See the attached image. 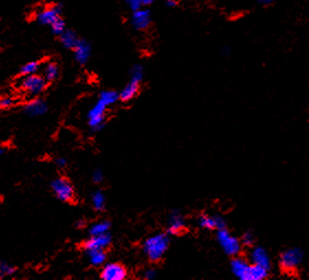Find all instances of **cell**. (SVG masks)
<instances>
[{"label":"cell","mask_w":309,"mask_h":280,"mask_svg":"<svg viewBox=\"0 0 309 280\" xmlns=\"http://www.w3.org/2000/svg\"><path fill=\"white\" fill-rule=\"evenodd\" d=\"M99 99L104 102L108 107L115 105L116 102L120 99L119 93L115 90H104L100 92Z\"/></svg>","instance_id":"22"},{"label":"cell","mask_w":309,"mask_h":280,"mask_svg":"<svg viewBox=\"0 0 309 280\" xmlns=\"http://www.w3.org/2000/svg\"><path fill=\"white\" fill-rule=\"evenodd\" d=\"M24 111L31 117H39L45 114L47 111V106L45 102L41 99H34L29 101L28 104L24 106Z\"/></svg>","instance_id":"16"},{"label":"cell","mask_w":309,"mask_h":280,"mask_svg":"<svg viewBox=\"0 0 309 280\" xmlns=\"http://www.w3.org/2000/svg\"><path fill=\"white\" fill-rule=\"evenodd\" d=\"M257 1L259 2V4H261L263 7H268L272 6L273 3H275L276 0H257Z\"/></svg>","instance_id":"35"},{"label":"cell","mask_w":309,"mask_h":280,"mask_svg":"<svg viewBox=\"0 0 309 280\" xmlns=\"http://www.w3.org/2000/svg\"><path fill=\"white\" fill-rule=\"evenodd\" d=\"M251 262L254 265H259L269 270L271 268V259H269L268 254L263 247H254L250 255Z\"/></svg>","instance_id":"14"},{"label":"cell","mask_w":309,"mask_h":280,"mask_svg":"<svg viewBox=\"0 0 309 280\" xmlns=\"http://www.w3.org/2000/svg\"><path fill=\"white\" fill-rule=\"evenodd\" d=\"M14 273H16V268L12 267L10 264L4 262L0 263V276H11Z\"/></svg>","instance_id":"29"},{"label":"cell","mask_w":309,"mask_h":280,"mask_svg":"<svg viewBox=\"0 0 309 280\" xmlns=\"http://www.w3.org/2000/svg\"><path fill=\"white\" fill-rule=\"evenodd\" d=\"M304 253L301 248L293 247L288 248L285 252H283L279 258V264L281 267L286 270V272H291V270H295L301 263L303 262Z\"/></svg>","instance_id":"5"},{"label":"cell","mask_w":309,"mask_h":280,"mask_svg":"<svg viewBox=\"0 0 309 280\" xmlns=\"http://www.w3.org/2000/svg\"><path fill=\"white\" fill-rule=\"evenodd\" d=\"M130 23L136 31H145L152 23V13L149 8H141L132 11Z\"/></svg>","instance_id":"7"},{"label":"cell","mask_w":309,"mask_h":280,"mask_svg":"<svg viewBox=\"0 0 309 280\" xmlns=\"http://www.w3.org/2000/svg\"><path fill=\"white\" fill-rule=\"evenodd\" d=\"M39 67L40 66H39L38 62H29L21 67V74L23 76L32 75V74H36L39 71Z\"/></svg>","instance_id":"28"},{"label":"cell","mask_w":309,"mask_h":280,"mask_svg":"<svg viewBox=\"0 0 309 280\" xmlns=\"http://www.w3.org/2000/svg\"><path fill=\"white\" fill-rule=\"evenodd\" d=\"M87 254L90 264L94 265V266H101L106 262V254L104 249L89 250V252H87Z\"/></svg>","instance_id":"20"},{"label":"cell","mask_w":309,"mask_h":280,"mask_svg":"<svg viewBox=\"0 0 309 280\" xmlns=\"http://www.w3.org/2000/svg\"><path fill=\"white\" fill-rule=\"evenodd\" d=\"M56 164H57V166H60V167H65L66 166V164H67V161H66V160L65 159H57L56 160Z\"/></svg>","instance_id":"36"},{"label":"cell","mask_w":309,"mask_h":280,"mask_svg":"<svg viewBox=\"0 0 309 280\" xmlns=\"http://www.w3.org/2000/svg\"><path fill=\"white\" fill-rule=\"evenodd\" d=\"M165 6L170 9H174L178 6V0H165Z\"/></svg>","instance_id":"34"},{"label":"cell","mask_w":309,"mask_h":280,"mask_svg":"<svg viewBox=\"0 0 309 280\" xmlns=\"http://www.w3.org/2000/svg\"><path fill=\"white\" fill-rule=\"evenodd\" d=\"M186 228V222L179 211H173L170 214L169 222H168V229L169 232L173 235L180 234Z\"/></svg>","instance_id":"13"},{"label":"cell","mask_w":309,"mask_h":280,"mask_svg":"<svg viewBox=\"0 0 309 280\" xmlns=\"http://www.w3.org/2000/svg\"><path fill=\"white\" fill-rule=\"evenodd\" d=\"M155 276H156V272L154 269H148L144 272V278L145 279H149V280L154 279Z\"/></svg>","instance_id":"33"},{"label":"cell","mask_w":309,"mask_h":280,"mask_svg":"<svg viewBox=\"0 0 309 280\" xmlns=\"http://www.w3.org/2000/svg\"><path fill=\"white\" fill-rule=\"evenodd\" d=\"M46 87V80H44L43 76L36 75H27L20 80V88L30 96L40 95Z\"/></svg>","instance_id":"4"},{"label":"cell","mask_w":309,"mask_h":280,"mask_svg":"<svg viewBox=\"0 0 309 280\" xmlns=\"http://www.w3.org/2000/svg\"><path fill=\"white\" fill-rule=\"evenodd\" d=\"M1 154H3V149H1V147H0V155Z\"/></svg>","instance_id":"38"},{"label":"cell","mask_w":309,"mask_h":280,"mask_svg":"<svg viewBox=\"0 0 309 280\" xmlns=\"http://www.w3.org/2000/svg\"><path fill=\"white\" fill-rule=\"evenodd\" d=\"M127 6H128L132 11L138 10L141 8H149L151 4H153L155 0H125Z\"/></svg>","instance_id":"25"},{"label":"cell","mask_w":309,"mask_h":280,"mask_svg":"<svg viewBox=\"0 0 309 280\" xmlns=\"http://www.w3.org/2000/svg\"><path fill=\"white\" fill-rule=\"evenodd\" d=\"M63 8L61 4H54V6L47 7L38 14V21L42 26H51V24L61 17Z\"/></svg>","instance_id":"9"},{"label":"cell","mask_w":309,"mask_h":280,"mask_svg":"<svg viewBox=\"0 0 309 280\" xmlns=\"http://www.w3.org/2000/svg\"><path fill=\"white\" fill-rule=\"evenodd\" d=\"M127 277V270L120 264L111 263L105 265L101 272V278L104 280H124Z\"/></svg>","instance_id":"8"},{"label":"cell","mask_w":309,"mask_h":280,"mask_svg":"<svg viewBox=\"0 0 309 280\" xmlns=\"http://www.w3.org/2000/svg\"><path fill=\"white\" fill-rule=\"evenodd\" d=\"M268 276V269L264 268L259 265H250L248 280H263Z\"/></svg>","instance_id":"19"},{"label":"cell","mask_w":309,"mask_h":280,"mask_svg":"<svg viewBox=\"0 0 309 280\" xmlns=\"http://www.w3.org/2000/svg\"><path fill=\"white\" fill-rule=\"evenodd\" d=\"M254 242V235L251 232H245L242 237V243L247 246H251Z\"/></svg>","instance_id":"31"},{"label":"cell","mask_w":309,"mask_h":280,"mask_svg":"<svg viewBox=\"0 0 309 280\" xmlns=\"http://www.w3.org/2000/svg\"><path fill=\"white\" fill-rule=\"evenodd\" d=\"M76 225H77V228H83L85 225V222L83 220H80V222H78Z\"/></svg>","instance_id":"37"},{"label":"cell","mask_w":309,"mask_h":280,"mask_svg":"<svg viewBox=\"0 0 309 280\" xmlns=\"http://www.w3.org/2000/svg\"><path fill=\"white\" fill-rule=\"evenodd\" d=\"M53 193L61 201L68 202L74 198V189L72 184L65 178H56L51 184Z\"/></svg>","instance_id":"6"},{"label":"cell","mask_w":309,"mask_h":280,"mask_svg":"<svg viewBox=\"0 0 309 280\" xmlns=\"http://www.w3.org/2000/svg\"><path fill=\"white\" fill-rule=\"evenodd\" d=\"M110 229V223L108 221H100V222H97L95 224H92L89 229V234L90 237H94V235H101L108 233V231Z\"/></svg>","instance_id":"23"},{"label":"cell","mask_w":309,"mask_h":280,"mask_svg":"<svg viewBox=\"0 0 309 280\" xmlns=\"http://www.w3.org/2000/svg\"><path fill=\"white\" fill-rule=\"evenodd\" d=\"M110 243L111 237L108 233H105L101 235H94V237H90L89 240H86L84 247L86 249V252L95 249H105Z\"/></svg>","instance_id":"12"},{"label":"cell","mask_w":309,"mask_h":280,"mask_svg":"<svg viewBox=\"0 0 309 280\" xmlns=\"http://www.w3.org/2000/svg\"><path fill=\"white\" fill-rule=\"evenodd\" d=\"M58 75V67L55 63H46L43 67V77L46 81H53Z\"/></svg>","instance_id":"21"},{"label":"cell","mask_w":309,"mask_h":280,"mask_svg":"<svg viewBox=\"0 0 309 280\" xmlns=\"http://www.w3.org/2000/svg\"><path fill=\"white\" fill-rule=\"evenodd\" d=\"M13 105V100L9 97L0 98V109H8Z\"/></svg>","instance_id":"30"},{"label":"cell","mask_w":309,"mask_h":280,"mask_svg":"<svg viewBox=\"0 0 309 280\" xmlns=\"http://www.w3.org/2000/svg\"><path fill=\"white\" fill-rule=\"evenodd\" d=\"M249 267L250 264L243 258L235 257L231 262L232 274L240 280H248Z\"/></svg>","instance_id":"15"},{"label":"cell","mask_w":309,"mask_h":280,"mask_svg":"<svg viewBox=\"0 0 309 280\" xmlns=\"http://www.w3.org/2000/svg\"><path fill=\"white\" fill-rule=\"evenodd\" d=\"M107 108V105H105L100 99H98L94 107L88 112V124L94 132L100 131L105 126Z\"/></svg>","instance_id":"3"},{"label":"cell","mask_w":309,"mask_h":280,"mask_svg":"<svg viewBox=\"0 0 309 280\" xmlns=\"http://www.w3.org/2000/svg\"><path fill=\"white\" fill-rule=\"evenodd\" d=\"M170 246V238L166 233H159L149 238L143 244V250L152 262H158L164 256Z\"/></svg>","instance_id":"1"},{"label":"cell","mask_w":309,"mask_h":280,"mask_svg":"<svg viewBox=\"0 0 309 280\" xmlns=\"http://www.w3.org/2000/svg\"><path fill=\"white\" fill-rule=\"evenodd\" d=\"M58 37H60V41L62 43V45L66 48H70V50H73L77 44L78 40H80L77 37V34L74 31L67 30V29Z\"/></svg>","instance_id":"18"},{"label":"cell","mask_w":309,"mask_h":280,"mask_svg":"<svg viewBox=\"0 0 309 280\" xmlns=\"http://www.w3.org/2000/svg\"><path fill=\"white\" fill-rule=\"evenodd\" d=\"M198 225L206 230H221L225 229V221L220 215L203 214L198 218Z\"/></svg>","instance_id":"10"},{"label":"cell","mask_w":309,"mask_h":280,"mask_svg":"<svg viewBox=\"0 0 309 280\" xmlns=\"http://www.w3.org/2000/svg\"><path fill=\"white\" fill-rule=\"evenodd\" d=\"M139 88H140L139 82L130 80V82L127 83L124 89L121 90L119 98L124 101H129L136 95V93H138Z\"/></svg>","instance_id":"17"},{"label":"cell","mask_w":309,"mask_h":280,"mask_svg":"<svg viewBox=\"0 0 309 280\" xmlns=\"http://www.w3.org/2000/svg\"><path fill=\"white\" fill-rule=\"evenodd\" d=\"M91 201H92V207L97 211L104 210L106 207V198L105 195L102 191L97 190L91 196Z\"/></svg>","instance_id":"24"},{"label":"cell","mask_w":309,"mask_h":280,"mask_svg":"<svg viewBox=\"0 0 309 280\" xmlns=\"http://www.w3.org/2000/svg\"><path fill=\"white\" fill-rule=\"evenodd\" d=\"M102 179H104V174H102V171L99 169L95 170L94 174H92V180H94L96 184H99L101 183Z\"/></svg>","instance_id":"32"},{"label":"cell","mask_w":309,"mask_h":280,"mask_svg":"<svg viewBox=\"0 0 309 280\" xmlns=\"http://www.w3.org/2000/svg\"><path fill=\"white\" fill-rule=\"evenodd\" d=\"M130 77H131V80L140 83L144 77L143 66L140 65V64H135V65L132 66L131 70H130Z\"/></svg>","instance_id":"26"},{"label":"cell","mask_w":309,"mask_h":280,"mask_svg":"<svg viewBox=\"0 0 309 280\" xmlns=\"http://www.w3.org/2000/svg\"><path fill=\"white\" fill-rule=\"evenodd\" d=\"M51 30L52 32L55 34V36H61V34L64 32L66 30V27H65V21L63 20L62 17H60L58 19H56L55 21H54L52 24H51Z\"/></svg>","instance_id":"27"},{"label":"cell","mask_w":309,"mask_h":280,"mask_svg":"<svg viewBox=\"0 0 309 280\" xmlns=\"http://www.w3.org/2000/svg\"><path fill=\"white\" fill-rule=\"evenodd\" d=\"M217 240L223 252L229 256H238L241 252V242L225 229L218 230Z\"/></svg>","instance_id":"2"},{"label":"cell","mask_w":309,"mask_h":280,"mask_svg":"<svg viewBox=\"0 0 309 280\" xmlns=\"http://www.w3.org/2000/svg\"><path fill=\"white\" fill-rule=\"evenodd\" d=\"M73 51H74V56L77 63H80L81 65H85L90 57L91 46L86 40L80 39L74 48H73Z\"/></svg>","instance_id":"11"}]
</instances>
